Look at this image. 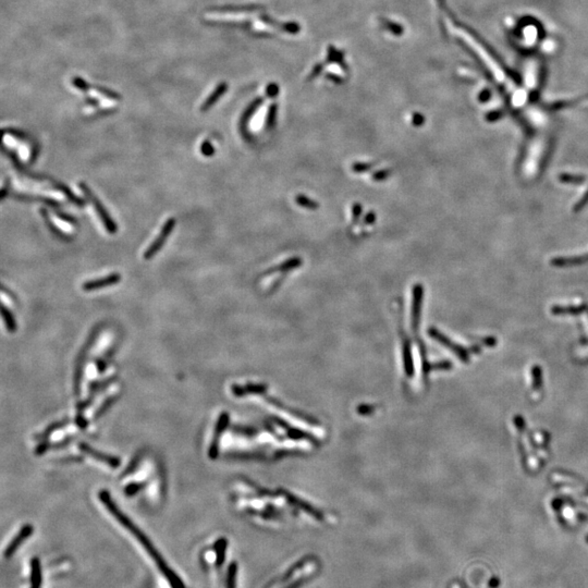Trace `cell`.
<instances>
[{
  "instance_id": "obj_1",
  "label": "cell",
  "mask_w": 588,
  "mask_h": 588,
  "mask_svg": "<svg viewBox=\"0 0 588 588\" xmlns=\"http://www.w3.org/2000/svg\"><path fill=\"white\" fill-rule=\"evenodd\" d=\"M99 499L102 502V504L105 505L106 509L110 512V514L113 515L119 523H120L126 531H128L131 535L134 536V538H135L141 545L143 546V548L145 549V551L150 555V557L152 558V560L155 562V564L157 565L158 570L160 571L161 574L163 575L167 580L169 585L171 586V588H185L183 580L178 576L177 573L175 571L171 570L169 568L168 563L163 559L162 556L158 552V550L155 548V546L152 544L151 539L147 537V536L140 530V528L133 523V521H131L128 516H126L124 513L117 507V504L114 502V500L111 499L110 494L108 493L107 490H101L99 493Z\"/></svg>"
},
{
  "instance_id": "obj_2",
  "label": "cell",
  "mask_w": 588,
  "mask_h": 588,
  "mask_svg": "<svg viewBox=\"0 0 588 588\" xmlns=\"http://www.w3.org/2000/svg\"><path fill=\"white\" fill-rule=\"evenodd\" d=\"M79 187L82 190V192H83L84 194L86 195V197L89 199V202H91L93 204V206L95 207V210H96V212H97V214L99 216V218L101 219V221L103 223V226H105V228L107 229V231L110 232V233L117 232V225H116V222L113 219H111L110 215L107 213L106 208L103 207L102 204L100 203L99 198L97 196H95V194L92 192V190L89 189L84 182H81L79 184Z\"/></svg>"
},
{
  "instance_id": "obj_3",
  "label": "cell",
  "mask_w": 588,
  "mask_h": 588,
  "mask_svg": "<svg viewBox=\"0 0 588 588\" xmlns=\"http://www.w3.org/2000/svg\"><path fill=\"white\" fill-rule=\"evenodd\" d=\"M175 227H176V219L175 218H170L165 223H163L159 235L154 240V242L151 244V247L145 251V253H144L145 259H150L154 255L157 254V252L162 248L163 243L166 242L169 234L172 232V230L175 229Z\"/></svg>"
},
{
  "instance_id": "obj_4",
  "label": "cell",
  "mask_w": 588,
  "mask_h": 588,
  "mask_svg": "<svg viewBox=\"0 0 588 588\" xmlns=\"http://www.w3.org/2000/svg\"><path fill=\"white\" fill-rule=\"evenodd\" d=\"M33 532H34V527L31 524H25L23 527H22L20 532L16 536H14L13 539L8 545V547L6 548L5 554H4L5 558L9 559V558H11L14 554H16L18 551V549L20 548V546L23 544V542L28 537H31Z\"/></svg>"
},
{
  "instance_id": "obj_5",
  "label": "cell",
  "mask_w": 588,
  "mask_h": 588,
  "mask_svg": "<svg viewBox=\"0 0 588 588\" xmlns=\"http://www.w3.org/2000/svg\"><path fill=\"white\" fill-rule=\"evenodd\" d=\"M79 448H80V450L82 452L86 453L87 456L92 457L95 460L100 461V462L109 465L110 467L117 468V467H119V465H120V459H119V458H117L115 456L106 455V453H102V452H100L98 450H95L94 448H92L91 445H88L85 442H80L79 443Z\"/></svg>"
},
{
  "instance_id": "obj_6",
  "label": "cell",
  "mask_w": 588,
  "mask_h": 588,
  "mask_svg": "<svg viewBox=\"0 0 588 588\" xmlns=\"http://www.w3.org/2000/svg\"><path fill=\"white\" fill-rule=\"evenodd\" d=\"M228 423H229V415L227 413H222L220 415L218 422H217V425H216L214 439H213L212 444L210 446V450H208V457H210L212 460H215L216 458L218 457L219 440H220L221 434L223 433V431H225L226 427L228 426Z\"/></svg>"
},
{
  "instance_id": "obj_7",
  "label": "cell",
  "mask_w": 588,
  "mask_h": 588,
  "mask_svg": "<svg viewBox=\"0 0 588 588\" xmlns=\"http://www.w3.org/2000/svg\"><path fill=\"white\" fill-rule=\"evenodd\" d=\"M120 280L121 276L119 273H110L106 277L85 282L83 285V290L84 291H94V290H99L101 288L117 285Z\"/></svg>"
},
{
  "instance_id": "obj_8",
  "label": "cell",
  "mask_w": 588,
  "mask_h": 588,
  "mask_svg": "<svg viewBox=\"0 0 588 588\" xmlns=\"http://www.w3.org/2000/svg\"><path fill=\"white\" fill-rule=\"evenodd\" d=\"M96 337V332H94L92 334L91 339H89L87 345L84 348L83 351L80 354L79 357V363H78V366H77V370H76V376H74V392H76V396L80 397L81 394V383H82V375H83V368H84V362H85V355L88 352L89 348L93 344L94 339Z\"/></svg>"
},
{
  "instance_id": "obj_9",
  "label": "cell",
  "mask_w": 588,
  "mask_h": 588,
  "mask_svg": "<svg viewBox=\"0 0 588 588\" xmlns=\"http://www.w3.org/2000/svg\"><path fill=\"white\" fill-rule=\"evenodd\" d=\"M260 21L264 22V23L267 25L280 28V29H282V31H285V32L290 33V34H296L301 31V26L299 23H295V22H286V23H280V22H277L272 18L268 17L267 14H262V16H260Z\"/></svg>"
},
{
  "instance_id": "obj_10",
  "label": "cell",
  "mask_w": 588,
  "mask_h": 588,
  "mask_svg": "<svg viewBox=\"0 0 588 588\" xmlns=\"http://www.w3.org/2000/svg\"><path fill=\"white\" fill-rule=\"evenodd\" d=\"M423 301V286L415 285L413 288V306H412V318L413 325H418L420 321V313Z\"/></svg>"
},
{
  "instance_id": "obj_11",
  "label": "cell",
  "mask_w": 588,
  "mask_h": 588,
  "mask_svg": "<svg viewBox=\"0 0 588 588\" xmlns=\"http://www.w3.org/2000/svg\"><path fill=\"white\" fill-rule=\"evenodd\" d=\"M227 91H228V84L225 83V82H222V83L217 85V87L214 89V92L210 96H208L207 99L203 102L202 107H200V110L202 111L210 110L215 105V103L221 98V96L225 94Z\"/></svg>"
},
{
  "instance_id": "obj_12",
  "label": "cell",
  "mask_w": 588,
  "mask_h": 588,
  "mask_svg": "<svg viewBox=\"0 0 588 588\" xmlns=\"http://www.w3.org/2000/svg\"><path fill=\"white\" fill-rule=\"evenodd\" d=\"M302 265V259L300 257H292V258H289L287 260H285L284 263H281L279 265L273 266L270 269H268L265 274H272V273H276V272H280V271H290V270H293L295 268L300 267Z\"/></svg>"
},
{
  "instance_id": "obj_13",
  "label": "cell",
  "mask_w": 588,
  "mask_h": 588,
  "mask_svg": "<svg viewBox=\"0 0 588 588\" xmlns=\"http://www.w3.org/2000/svg\"><path fill=\"white\" fill-rule=\"evenodd\" d=\"M42 565L39 558H33L31 560V576H29V582H31V587L29 588H41L42 587Z\"/></svg>"
},
{
  "instance_id": "obj_14",
  "label": "cell",
  "mask_w": 588,
  "mask_h": 588,
  "mask_svg": "<svg viewBox=\"0 0 588 588\" xmlns=\"http://www.w3.org/2000/svg\"><path fill=\"white\" fill-rule=\"evenodd\" d=\"M262 9V7L257 5H248V6H225L218 7V8L213 9V11L217 12H227V13H247V12H256Z\"/></svg>"
},
{
  "instance_id": "obj_15",
  "label": "cell",
  "mask_w": 588,
  "mask_h": 588,
  "mask_svg": "<svg viewBox=\"0 0 588 588\" xmlns=\"http://www.w3.org/2000/svg\"><path fill=\"white\" fill-rule=\"evenodd\" d=\"M588 262V255L577 256V257H560L552 260V265L565 267V266H575Z\"/></svg>"
},
{
  "instance_id": "obj_16",
  "label": "cell",
  "mask_w": 588,
  "mask_h": 588,
  "mask_svg": "<svg viewBox=\"0 0 588 588\" xmlns=\"http://www.w3.org/2000/svg\"><path fill=\"white\" fill-rule=\"evenodd\" d=\"M227 546H228V541L225 538H220L216 541L215 554H216V565H217V567H221L223 562H225Z\"/></svg>"
},
{
  "instance_id": "obj_17",
  "label": "cell",
  "mask_w": 588,
  "mask_h": 588,
  "mask_svg": "<svg viewBox=\"0 0 588 588\" xmlns=\"http://www.w3.org/2000/svg\"><path fill=\"white\" fill-rule=\"evenodd\" d=\"M327 62L338 63L344 71H348V65L344 62V57L342 51L334 48L333 46L328 47V55H327Z\"/></svg>"
},
{
  "instance_id": "obj_18",
  "label": "cell",
  "mask_w": 588,
  "mask_h": 588,
  "mask_svg": "<svg viewBox=\"0 0 588 588\" xmlns=\"http://www.w3.org/2000/svg\"><path fill=\"white\" fill-rule=\"evenodd\" d=\"M264 102V99L262 98H256L254 101H253L251 105L247 108V110L244 111L243 117L241 119V128H247V124L250 121V119L252 118V116L255 114V111L259 108V106L262 105Z\"/></svg>"
},
{
  "instance_id": "obj_19",
  "label": "cell",
  "mask_w": 588,
  "mask_h": 588,
  "mask_svg": "<svg viewBox=\"0 0 588 588\" xmlns=\"http://www.w3.org/2000/svg\"><path fill=\"white\" fill-rule=\"evenodd\" d=\"M379 22H381L382 26L385 29H387V31L390 32L394 36H401L402 34L404 33L403 26H402L399 23H396V22H393L391 20H388V19H386V18H381V19H379Z\"/></svg>"
},
{
  "instance_id": "obj_20",
  "label": "cell",
  "mask_w": 588,
  "mask_h": 588,
  "mask_svg": "<svg viewBox=\"0 0 588 588\" xmlns=\"http://www.w3.org/2000/svg\"><path fill=\"white\" fill-rule=\"evenodd\" d=\"M2 315H3V319L6 324L7 329H8L10 332H14L17 330V323H16V319H14L12 313L9 310V308H7L5 305H2Z\"/></svg>"
},
{
  "instance_id": "obj_21",
  "label": "cell",
  "mask_w": 588,
  "mask_h": 588,
  "mask_svg": "<svg viewBox=\"0 0 588 588\" xmlns=\"http://www.w3.org/2000/svg\"><path fill=\"white\" fill-rule=\"evenodd\" d=\"M295 203L303 207V208H306L308 211H316L317 208L319 207V204L316 202V200L309 198L306 195H303V194H299L295 197Z\"/></svg>"
},
{
  "instance_id": "obj_22",
  "label": "cell",
  "mask_w": 588,
  "mask_h": 588,
  "mask_svg": "<svg viewBox=\"0 0 588 588\" xmlns=\"http://www.w3.org/2000/svg\"><path fill=\"white\" fill-rule=\"evenodd\" d=\"M69 422H70L69 420H64V421L57 422L55 424H51V425H49L46 430L43 431V433L41 435H39V437H36V438L40 439V440H45V439H47L51 434L54 433V431L60 429V428H63L65 425H68Z\"/></svg>"
},
{
  "instance_id": "obj_23",
  "label": "cell",
  "mask_w": 588,
  "mask_h": 588,
  "mask_svg": "<svg viewBox=\"0 0 588 588\" xmlns=\"http://www.w3.org/2000/svg\"><path fill=\"white\" fill-rule=\"evenodd\" d=\"M236 572L237 565L235 562H232L227 571V588H236Z\"/></svg>"
},
{
  "instance_id": "obj_24",
  "label": "cell",
  "mask_w": 588,
  "mask_h": 588,
  "mask_svg": "<svg viewBox=\"0 0 588 588\" xmlns=\"http://www.w3.org/2000/svg\"><path fill=\"white\" fill-rule=\"evenodd\" d=\"M118 399H119V396H113V397H109V398H108L106 401H103V402H102V404H101V405L98 407V410L96 411V413L94 414V420L96 421V420L100 419L101 416H102L103 414H105V413L107 412L108 408H109L111 405H113V404L115 403V402H116Z\"/></svg>"
},
{
  "instance_id": "obj_25",
  "label": "cell",
  "mask_w": 588,
  "mask_h": 588,
  "mask_svg": "<svg viewBox=\"0 0 588 588\" xmlns=\"http://www.w3.org/2000/svg\"><path fill=\"white\" fill-rule=\"evenodd\" d=\"M93 88L95 89V91H97L99 94H101L103 96V97H107V98H109L111 100H120L121 99V96L120 95H119L116 92H114V91H111V89H109V88L102 87V86H98V85L97 86H93Z\"/></svg>"
},
{
  "instance_id": "obj_26",
  "label": "cell",
  "mask_w": 588,
  "mask_h": 588,
  "mask_svg": "<svg viewBox=\"0 0 588 588\" xmlns=\"http://www.w3.org/2000/svg\"><path fill=\"white\" fill-rule=\"evenodd\" d=\"M146 486V482H132L129 483L128 486L124 488V494L128 496V497H133L135 496L140 490H142L143 488H145Z\"/></svg>"
},
{
  "instance_id": "obj_27",
  "label": "cell",
  "mask_w": 588,
  "mask_h": 588,
  "mask_svg": "<svg viewBox=\"0 0 588 588\" xmlns=\"http://www.w3.org/2000/svg\"><path fill=\"white\" fill-rule=\"evenodd\" d=\"M277 110H278V108H277L276 103H272L269 110H268V115H267V119H266V124H267L268 128H272L274 123H276Z\"/></svg>"
},
{
  "instance_id": "obj_28",
  "label": "cell",
  "mask_w": 588,
  "mask_h": 588,
  "mask_svg": "<svg viewBox=\"0 0 588 588\" xmlns=\"http://www.w3.org/2000/svg\"><path fill=\"white\" fill-rule=\"evenodd\" d=\"M371 163L368 162H355L353 163L352 166V170L354 171L355 174H364L366 172V171H369L371 169Z\"/></svg>"
},
{
  "instance_id": "obj_29",
  "label": "cell",
  "mask_w": 588,
  "mask_h": 588,
  "mask_svg": "<svg viewBox=\"0 0 588 588\" xmlns=\"http://www.w3.org/2000/svg\"><path fill=\"white\" fill-rule=\"evenodd\" d=\"M560 180L562 182L565 183H573V184H578V183H582L583 181H585V178L584 177H576V176H570V175H562L560 177Z\"/></svg>"
},
{
  "instance_id": "obj_30",
  "label": "cell",
  "mask_w": 588,
  "mask_h": 588,
  "mask_svg": "<svg viewBox=\"0 0 588 588\" xmlns=\"http://www.w3.org/2000/svg\"><path fill=\"white\" fill-rule=\"evenodd\" d=\"M72 84L74 86H76L77 88L81 89V91H83V92H86V91H88V89H89V85L87 84V82H85L82 78H78V77L73 78Z\"/></svg>"
},
{
  "instance_id": "obj_31",
  "label": "cell",
  "mask_w": 588,
  "mask_h": 588,
  "mask_svg": "<svg viewBox=\"0 0 588 588\" xmlns=\"http://www.w3.org/2000/svg\"><path fill=\"white\" fill-rule=\"evenodd\" d=\"M279 92H280V88L276 83H270L266 88L267 96L268 97H271V98L276 97V96L279 94Z\"/></svg>"
},
{
  "instance_id": "obj_32",
  "label": "cell",
  "mask_w": 588,
  "mask_h": 588,
  "mask_svg": "<svg viewBox=\"0 0 588 588\" xmlns=\"http://www.w3.org/2000/svg\"><path fill=\"white\" fill-rule=\"evenodd\" d=\"M389 176H390V171L389 170H387V169L378 170V171H376V172L373 175V179H374L375 181H378L379 182V181L386 180V179L388 178Z\"/></svg>"
},
{
  "instance_id": "obj_33",
  "label": "cell",
  "mask_w": 588,
  "mask_h": 588,
  "mask_svg": "<svg viewBox=\"0 0 588 588\" xmlns=\"http://www.w3.org/2000/svg\"><path fill=\"white\" fill-rule=\"evenodd\" d=\"M324 66H325V64H324V63H317V64L314 66V68H313L312 72L309 73V76H308V79H307V81H310V80H313V79L317 78V77L319 76V74L322 73V71H323V69H324Z\"/></svg>"
},
{
  "instance_id": "obj_34",
  "label": "cell",
  "mask_w": 588,
  "mask_h": 588,
  "mask_svg": "<svg viewBox=\"0 0 588 588\" xmlns=\"http://www.w3.org/2000/svg\"><path fill=\"white\" fill-rule=\"evenodd\" d=\"M361 214H362V205L359 204V203L354 204L353 207H352V218H353V221L359 220Z\"/></svg>"
},
{
  "instance_id": "obj_35",
  "label": "cell",
  "mask_w": 588,
  "mask_h": 588,
  "mask_svg": "<svg viewBox=\"0 0 588 588\" xmlns=\"http://www.w3.org/2000/svg\"><path fill=\"white\" fill-rule=\"evenodd\" d=\"M139 461H140V457L134 458V459H133V461H132V462L130 463V465H129L128 467H126L125 472L123 473V476H125V475H129V474H131V473H133L134 471H135V468H136V466H137V464H139Z\"/></svg>"
},
{
  "instance_id": "obj_36",
  "label": "cell",
  "mask_w": 588,
  "mask_h": 588,
  "mask_svg": "<svg viewBox=\"0 0 588 588\" xmlns=\"http://www.w3.org/2000/svg\"><path fill=\"white\" fill-rule=\"evenodd\" d=\"M412 122L415 126H421L424 124V122H425V118H424V116L422 114L415 113L412 117Z\"/></svg>"
},
{
  "instance_id": "obj_37",
  "label": "cell",
  "mask_w": 588,
  "mask_h": 588,
  "mask_svg": "<svg viewBox=\"0 0 588 588\" xmlns=\"http://www.w3.org/2000/svg\"><path fill=\"white\" fill-rule=\"evenodd\" d=\"M202 153L205 156H212L214 154V147L210 142H205L202 145Z\"/></svg>"
},
{
  "instance_id": "obj_38",
  "label": "cell",
  "mask_w": 588,
  "mask_h": 588,
  "mask_svg": "<svg viewBox=\"0 0 588 588\" xmlns=\"http://www.w3.org/2000/svg\"><path fill=\"white\" fill-rule=\"evenodd\" d=\"M587 203H588V191H587L586 194H585V195H584L582 198H580V200H579V202L577 203V205L575 206V210H574V211H575V212H578V211H580V210H582V208H583V207H584V206H585Z\"/></svg>"
},
{
  "instance_id": "obj_39",
  "label": "cell",
  "mask_w": 588,
  "mask_h": 588,
  "mask_svg": "<svg viewBox=\"0 0 588 588\" xmlns=\"http://www.w3.org/2000/svg\"><path fill=\"white\" fill-rule=\"evenodd\" d=\"M326 78L328 79V80H330V81H332L333 83H336V84H341V83H343V80H342V78H340V77L336 76V74H332V73L330 74V73H329V74H327Z\"/></svg>"
},
{
  "instance_id": "obj_40",
  "label": "cell",
  "mask_w": 588,
  "mask_h": 588,
  "mask_svg": "<svg viewBox=\"0 0 588 588\" xmlns=\"http://www.w3.org/2000/svg\"><path fill=\"white\" fill-rule=\"evenodd\" d=\"M364 221H365V223H367V225H371V223H374L376 221V214L373 212H369L366 215V217H365V219H364Z\"/></svg>"
},
{
  "instance_id": "obj_41",
  "label": "cell",
  "mask_w": 588,
  "mask_h": 588,
  "mask_svg": "<svg viewBox=\"0 0 588 588\" xmlns=\"http://www.w3.org/2000/svg\"><path fill=\"white\" fill-rule=\"evenodd\" d=\"M57 216H58V217L60 218V219H62V220L66 221V222H69V223H73V222H74V220H73V219L70 217V216H68V215H64V214H62V213H57Z\"/></svg>"
}]
</instances>
